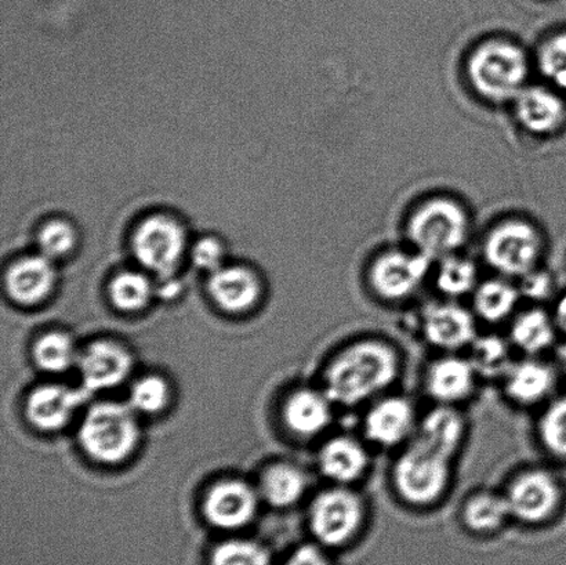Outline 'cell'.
I'll use <instances>...</instances> for the list:
<instances>
[{"instance_id":"cell-1","label":"cell","mask_w":566,"mask_h":565,"mask_svg":"<svg viewBox=\"0 0 566 565\" xmlns=\"http://www.w3.org/2000/svg\"><path fill=\"white\" fill-rule=\"evenodd\" d=\"M407 357L391 337L365 334L349 337L327 357L319 385L338 411L364 409L397 389Z\"/></svg>"},{"instance_id":"cell-2","label":"cell","mask_w":566,"mask_h":565,"mask_svg":"<svg viewBox=\"0 0 566 565\" xmlns=\"http://www.w3.org/2000/svg\"><path fill=\"white\" fill-rule=\"evenodd\" d=\"M457 459L418 439L394 452L388 485L399 505L410 512H432L451 495Z\"/></svg>"},{"instance_id":"cell-3","label":"cell","mask_w":566,"mask_h":565,"mask_svg":"<svg viewBox=\"0 0 566 565\" xmlns=\"http://www.w3.org/2000/svg\"><path fill=\"white\" fill-rule=\"evenodd\" d=\"M371 520V503L360 486L326 484L310 496L308 533L327 552L346 551L358 544Z\"/></svg>"},{"instance_id":"cell-4","label":"cell","mask_w":566,"mask_h":565,"mask_svg":"<svg viewBox=\"0 0 566 565\" xmlns=\"http://www.w3.org/2000/svg\"><path fill=\"white\" fill-rule=\"evenodd\" d=\"M528 54L506 39H490L470 53L465 75L471 87L488 103H513L528 86Z\"/></svg>"},{"instance_id":"cell-5","label":"cell","mask_w":566,"mask_h":565,"mask_svg":"<svg viewBox=\"0 0 566 565\" xmlns=\"http://www.w3.org/2000/svg\"><path fill=\"white\" fill-rule=\"evenodd\" d=\"M513 524L530 530L552 525L563 513L566 489L557 470L542 463L515 469L502 486Z\"/></svg>"},{"instance_id":"cell-6","label":"cell","mask_w":566,"mask_h":565,"mask_svg":"<svg viewBox=\"0 0 566 565\" xmlns=\"http://www.w3.org/2000/svg\"><path fill=\"white\" fill-rule=\"evenodd\" d=\"M77 440L83 452L94 462L108 467L124 463L140 444L138 414L129 402L93 404L83 415Z\"/></svg>"},{"instance_id":"cell-7","label":"cell","mask_w":566,"mask_h":565,"mask_svg":"<svg viewBox=\"0 0 566 565\" xmlns=\"http://www.w3.org/2000/svg\"><path fill=\"white\" fill-rule=\"evenodd\" d=\"M470 216L463 205L448 197H432L410 213V248L438 262L457 254L470 237Z\"/></svg>"},{"instance_id":"cell-8","label":"cell","mask_w":566,"mask_h":565,"mask_svg":"<svg viewBox=\"0 0 566 565\" xmlns=\"http://www.w3.org/2000/svg\"><path fill=\"white\" fill-rule=\"evenodd\" d=\"M431 259L415 249H387L366 269V290L376 302L386 306L405 304L423 290L432 274Z\"/></svg>"},{"instance_id":"cell-9","label":"cell","mask_w":566,"mask_h":565,"mask_svg":"<svg viewBox=\"0 0 566 565\" xmlns=\"http://www.w3.org/2000/svg\"><path fill=\"white\" fill-rule=\"evenodd\" d=\"M545 247L536 226L523 219H509L488 232L482 254L493 273L518 281L542 268Z\"/></svg>"},{"instance_id":"cell-10","label":"cell","mask_w":566,"mask_h":565,"mask_svg":"<svg viewBox=\"0 0 566 565\" xmlns=\"http://www.w3.org/2000/svg\"><path fill=\"white\" fill-rule=\"evenodd\" d=\"M420 415L412 397L394 390L360 409L359 435L375 451L397 452L413 439Z\"/></svg>"},{"instance_id":"cell-11","label":"cell","mask_w":566,"mask_h":565,"mask_svg":"<svg viewBox=\"0 0 566 565\" xmlns=\"http://www.w3.org/2000/svg\"><path fill=\"white\" fill-rule=\"evenodd\" d=\"M413 325L420 341L437 353H465L480 335L473 310L463 302L442 297L423 304Z\"/></svg>"},{"instance_id":"cell-12","label":"cell","mask_w":566,"mask_h":565,"mask_svg":"<svg viewBox=\"0 0 566 565\" xmlns=\"http://www.w3.org/2000/svg\"><path fill=\"white\" fill-rule=\"evenodd\" d=\"M374 467L375 450L359 431H332L316 448V472L326 484L360 486Z\"/></svg>"},{"instance_id":"cell-13","label":"cell","mask_w":566,"mask_h":565,"mask_svg":"<svg viewBox=\"0 0 566 565\" xmlns=\"http://www.w3.org/2000/svg\"><path fill=\"white\" fill-rule=\"evenodd\" d=\"M482 380L465 353H437L424 365L421 387L431 404L463 408L474 400Z\"/></svg>"},{"instance_id":"cell-14","label":"cell","mask_w":566,"mask_h":565,"mask_svg":"<svg viewBox=\"0 0 566 565\" xmlns=\"http://www.w3.org/2000/svg\"><path fill=\"white\" fill-rule=\"evenodd\" d=\"M559 375L546 357H517L499 385L504 400L521 411H539L558 395Z\"/></svg>"},{"instance_id":"cell-15","label":"cell","mask_w":566,"mask_h":565,"mask_svg":"<svg viewBox=\"0 0 566 565\" xmlns=\"http://www.w3.org/2000/svg\"><path fill=\"white\" fill-rule=\"evenodd\" d=\"M185 248V231L176 221L164 216H154L143 221L133 237L136 259L158 280L175 276Z\"/></svg>"},{"instance_id":"cell-16","label":"cell","mask_w":566,"mask_h":565,"mask_svg":"<svg viewBox=\"0 0 566 565\" xmlns=\"http://www.w3.org/2000/svg\"><path fill=\"white\" fill-rule=\"evenodd\" d=\"M338 408L321 385L298 386L283 400L281 417L287 433L300 441H321L332 433Z\"/></svg>"},{"instance_id":"cell-17","label":"cell","mask_w":566,"mask_h":565,"mask_svg":"<svg viewBox=\"0 0 566 565\" xmlns=\"http://www.w3.org/2000/svg\"><path fill=\"white\" fill-rule=\"evenodd\" d=\"M262 496L259 490L241 479L216 481L205 492L202 514L213 527L235 531L253 522Z\"/></svg>"},{"instance_id":"cell-18","label":"cell","mask_w":566,"mask_h":565,"mask_svg":"<svg viewBox=\"0 0 566 565\" xmlns=\"http://www.w3.org/2000/svg\"><path fill=\"white\" fill-rule=\"evenodd\" d=\"M76 368L83 389L93 395L124 385L135 368V357L122 343L102 339L81 350Z\"/></svg>"},{"instance_id":"cell-19","label":"cell","mask_w":566,"mask_h":565,"mask_svg":"<svg viewBox=\"0 0 566 565\" xmlns=\"http://www.w3.org/2000/svg\"><path fill=\"white\" fill-rule=\"evenodd\" d=\"M91 393L61 384L35 387L27 396L24 414L28 422L43 433H55L66 428Z\"/></svg>"},{"instance_id":"cell-20","label":"cell","mask_w":566,"mask_h":565,"mask_svg":"<svg viewBox=\"0 0 566 565\" xmlns=\"http://www.w3.org/2000/svg\"><path fill=\"white\" fill-rule=\"evenodd\" d=\"M458 520L465 534L492 538L513 524L502 489L482 486L469 492L460 503Z\"/></svg>"},{"instance_id":"cell-21","label":"cell","mask_w":566,"mask_h":565,"mask_svg":"<svg viewBox=\"0 0 566 565\" xmlns=\"http://www.w3.org/2000/svg\"><path fill=\"white\" fill-rule=\"evenodd\" d=\"M470 420L463 408L431 404L421 412L415 439L426 442L438 451L459 461L468 446Z\"/></svg>"},{"instance_id":"cell-22","label":"cell","mask_w":566,"mask_h":565,"mask_svg":"<svg viewBox=\"0 0 566 565\" xmlns=\"http://www.w3.org/2000/svg\"><path fill=\"white\" fill-rule=\"evenodd\" d=\"M506 335L520 357H546L562 337L552 310L532 304L518 310L507 324Z\"/></svg>"},{"instance_id":"cell-23","label":"cell","mask_w":566,"mask_h":565,"mask_svg":"<svg viewBox=\"0 0 566 565\" xmlns=\"http://www.w3.org/2000/svg\"><path fill=\"white\" fill-rule=\"evenodd\" d=\"M513 105L515 119L531 135H554L566 122V104L554 87L528 85Z\"/></svg>"},{"instance_id":"cell-24","label":"cell","mask_w":566,"mask_h":565,"mask_svg":"<svg viewBox=\"0 0 566 565\" xmlns=\"http://www.w3.org/2000/svg\"><path fill=\"white\" fill-rule=\"evenodd\" d=\"M209 295L221 312L245 314L258 306L262 297V284L253 271L234 265L221 268L210 275Z\"/></svg>"},{"instance_id":"cell-25","label":"cell","mask_w":566,"mask_h":565,"mask_svg":"<svg viewBox=\"0 0 566 565\" xmlns=\"http://www.w3.org/2000/svg\"><path fill=\"white\" fill-rule=\"evenodd\" d=\"M55 280L53 260L39 254L11 265L6 274V292L20 306H36L52 295Z\"/></svg>"},{"instance_id":"cell-26","label":"cell","mask_w":566,"mask_h":565,"mask_svg":"<svg viewBox=\"0 0 566 565\" xmlns=\"http://www.w3.org/2000/svg\"><path fill=\"white\" fill-rule=\"evenodd\" d=\"M523 304L517 281L502 275L481 280L470 297V307L479 323L490 326L507 325Z\"/></svg>"},{"instance_id":"cell-27","label":"cell","mask_w":566,"mask_h":565,"mask_svg":"<svg viewBox=\"0 0 566 565\" xmlns=\"http://www.w3.org/2000/svg\"><path fill=\"white\" fill-rule=\"evenodd\" d=\"M259 494L271 508L287 511L307 500L311 475L302 464L280 461L269 464L260 475Z\"/></svg>"},{"instance_id":"cell-28","label":"cell","mask_w":566,"mask_h":565,"mask_svg":"<svg viewBox=\"0 0 566 565\" xmlns=\"http://www.w3.org/2000/svg\"><path fill=\"white\" fill-rule=\"evenodd\" d=\"M465 354L473 363L482 381H496V384L517 359L515 356H518L507 335H499L496 332H490V334L480 332Z\"/></svg>"},{"instance_id":"cell-29","label":"cell","mask_w":566,"mask_h":565,"mask_svg":"<svg viewBox=\"0 0 566 565\" xmlns=\"http://www.w3.org/2000/svg\"><path fill=\"white\" fill-rule=\"evenodd\" d=\"M431 279L440 297L459 302L470 299L481 282L479 265L458 253L438 260Z\"/></svg>"},{"instance_id":"cell-30","label":"cell","mask_w":566,"mask_h":565,"mask_svg":"<svg viewBox=\"0 0 566 565\" xmlns=\"http://www.w3.org/2000/svg\"><path fill=\"white\" fill-rule=\"evenodd\" d=\"M535 439L548 458L566 462V391L558 393L537 411Z\"/></svg>"},{"instance_id":"cell-31","label":"cell","mask_w":566,"mask_h":565,"mask_svg":"<svg viewBox=\"0 0 566 565\" xmlns=\"http://www.w3.org/2000/svg\"><path fill=\"white\" fill-rule=\"evenodd\" d=\"M81 350L74 337L63 331H50L39 336L32 346V359L43 373L60 375L77 365Z\"/></svg>"},{"instance_id":"cell-32","label":"cell","mask_w":566,"mask_h":565,"mask_svg":"<svg viewBox=\"0 0 566 565\" xmlns=\"http://www.w3.org/2000/svg\"><path fill=\"white\" fill-rule=\"evenodd\" d=\"M109 302L120 313H140L157 296V286L142 273L126 271L116 275L109 284Z\"/></svg>"},{"instance_id":"cell-33","label":"cell","mask_w":566,"mask_h":565,"mask_svg":"<svg viewBox=\"0 0 566 565\" xmlns=\"http://www.w3.org/2000/svg\"><path fill=\"white\" fill-rule=\"evenodd\" d=\"M170 400L169 381L164 376L146 375L133 384L127 402L138 415L154 417V415L164 412Z\"/></svg>"},{"instance_id":"cell-34","label":"cell","mask_w":566,"mask_h":565,"mask_svg":"<svg viewBox=\"0 0 566 565\" xmlns=\"http://www.w3.org/2000/svg\"><path fill=\"white\" fill-rule=\"evenodd\" d=\"M210 565H271V555L256 541L229 540L214 547Z\"/></svg>"},{"instance_id":"cell-35","label":"cell","mask_w":566,"mask_h":565,"mask_svg":"<svg viewBox=\"0 0 566 565\" xmlns=\"http://www.w3.org/2000/svg\"><path fill=\"white\" fill-rule=\"evenodd\" d=\"M536 63L552 87L566 91V31L554 33L541 44Z\"/></svg>"},{"instance_id":"cell-36","label":"cell","mask_w":566,"mask_h":565,"mask_svg":"<svg viewBox=\"0 0 566 565\" xmlns=\"http://www.w3.org/2000/svg\"><path fill=\"white\" fill-rule=\"evenodd\" d=\"M521 296L525 304L532 306H546V303L556 301V280L542 268L531 271L530 274L517 281Z\"/></svg>"},{"instance_id":"cell-37","label":"cell","mask_w":566,"mask_h":565,"mask_svg":"<svg viewBox=\"0 0 566 565\" xmlns=\"http://www.w3.org/2000/svg\"><path fill=\"white\" fill-rule=\"evenodd\" d=\"M75 232L64 221H52L43 227L39 234V249L41 254L50 260L66 257L75 247Z\"/></svg>"},{"instance_id":"cell-38","label":"cell","mask_w":566,"mask_h":565,"mask_svg":"<svg viewBox=\"0 0 566 565\" xmlns=\"http://www.w3.org/2000/svg\"><path fill=\"white\" fill-rule=\"evenodd\" d=\"M223 248L212 238H205L192 249L193 263L198 269L208 271L210 274L223 268Z\"/></svg>"},{"instance_id":"cell-39","label":"cell","mask_w":566,"mask_h":565,"mask_svg":"<svg viewBox=\"0 0 566 565\" xmlns=\"http://www.w3.org/2000/svg\"><path fill=\"white\" fill-rule=\"evenodd\" d=\"M283 565H336V563L333 562L331 552L310 542V544L297 546Z\"/></svg>"},{"instance_id":"cell-40","label":"cell","mask_w":566,"mask_h":565,"mask_svg":"<svg viewBox=\"0 0 566 565\" xmlns=\"http://www.w3.org/2000/svg\"><path fill=\"white\" fill-rule=\"evenodd\" d=\"M552 313L556 321L559 336L566 339V291L559 293L556 301L553 302Z\"/></svg>"},{"instance_id":"cell-41","label":"cell","mask_w":566,"mask_h":565,"mask_svg":"<svg viewBox=\"0 0 566 565\" xmlns=\"http://www.w3.org/2000/svg\"><path fill=\"white\" fill-rule=\"evenodd\" d=\"M180 291L179 281H176L175 276H169V279L159 280L157 296L165 299V301H170V299L179 296Z\"/></svg>"}]
</instances>
